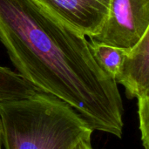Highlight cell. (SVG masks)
Wrapping results in <instances>:
<instances>
[{
    "label": "cell",
    "mask_w": 149,
    "mask_h": 149,
    "mask_svg": "<svg viewBox=\"0 0 149 149\" xmlns=\"http://www.w3.org/2000/svg\"><path fill=\"white\" fill-rule=\"evenodd\" d=\"M0 129L5 149H72L93 132L68 104L41 92L0 102Z\"/></svg>",
    "instance_id": "obj_2"
},
{
    "label": "cell",
    "mask_w": 149,
    "mask_h": 149,
    "mask_svg": "<svg viewBox=\"0 0 149 149\" xmlns=\"http://www.w3.org/2000/svg\"><path fill=\"white\" fill-rule=\"evenodd\" d=\"M126 90L127 97L138 100L141 137L149 136V30L132 48L127 49L120 70L114 79Z\"/></svg>",
    "instance_id": "obj_4"
},
{
    "label": "cell",
    "mask_w": 149,
    "mask_h": 149,
    "mask_svg": "<svg viewBox=\"0 0 149 149\" xmlns=\"http://www.w3.org/2000/svg\"><path fill=\"white\" fill-rule=\"evenodd\" d=\"M149 30V0H110L99 32L90 38L123 49L134 47Z\"/></svg>",
    "instance_id": "obj_3"
},
{
    "label": "cell",
    "mask_w": 149,
    "mask_h": 149,
    "mask_svg": "<svg viewBox=\"0 0 149 149\" xmlns=\"http://www.w3.org/2000/svg\"><path fill=\"white\" fill-rule=\"evenodd\" d=\"M37 91L17 72L4 66H0V102L24 99Z\"/></svg>",
    "instance_id": "obj_7"
},
{
    "label": "cell",
    "mask_w": 149,
    "mask_h": 149,
    "mask_svg": "<svg viewBox=\"0 0 149 149\" xmlns=\"http://www.w3.org/2000/svg\"><path fill=\"white\" fill-rule=\"evenodd\" d=\"M89 46L98 65L112 79L119 73L127 49L119 48L89 38Z\"/></svg>",
    "instance_id": "obj_6"
},
{
    "label": "cell",
    "mask_w": 149,
    "mask_h": 149,
    "mask_svg": "<svg viewBox=\"0 0 149 149\" xmlns=\"http://www.w3.org/2000/svg\"><path fill=\"white\" fill-rule=\"evenodd\" d=\"M72 149H94L92 147L91 141H82Z\"/></svg>",
    "instance_id": "obj_8"
},
{
    "label": "cell",
    "mask_w": 149,
    "mask_h": 149,
    "mask_svg": "<svg viewBox=\"0 0 149 149\" xmlns=\"http://www.w3.org/2000/svg\"><path fill=\"white\" fill-rule=\"evenodd\" d=\"M0 42L16 72L37 91L68 104L93 131L122 137L117 83L98 65L86 36L34 0H0Z\"/></svg>",
    "instance_id": "obj_1"
},
{
    "label": "cell",
    "mask_w": 149,
    "mask_h": 149,
    "mask_svg": "<svg viewBox=\"0 0 149 149\" xmlns=\"http://www.w3.org/2000/svg\"><path fill=\"white\" fill-rule=\"evenodd\" d=\"M0 149L2 148V139H1V129H0Z\"/></svg>",
    "instance_id": "obj_9"
},
{
    "label": "cell",
    "mask_w": 149,
    "mask_h": 149,
    "mask_svg": "<svg viewBox=\"0 0 149 149\" xmlns=\"http://www.w3.org/2000/svg\"><path fill=\"white\" fill-rule=\"evenodd\" d=\"M45 10L84 36L93 38L102 26L110 0H34Z\"/></svg>",
    "instance_id": "obj_5"
}]
</instances>
